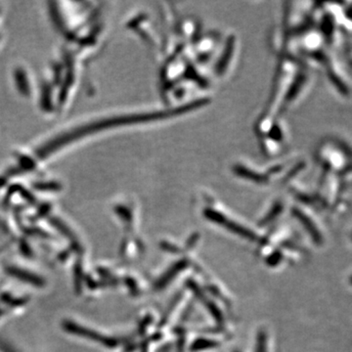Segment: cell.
<instances>
[{
  "label": "cell",
  "mask_w": 352,
  "mask_h": 352,
  "mask_svg": "<svg viewBox=\"0 0 352 352\" xmlns=\"http://www.w3.org/2000/svg\"><path fill=\"white\" fill-rule=\"evenodd\" d=\"M344 53V61H346V68L347 71H351L352 73V50L347 48Z\"/></svg>",
  "instance_id": "6da1fadb"
},
{
  "label": "cell",
  "mask_w": 352,
  "mask_h": 352,
  "mask_svg": "<svg viewBox=\"0 0 352 352\" xmlns=\"http://www.w3.org/2000/svg\"><path fill=\"white\" fill-rule=\"evenodd\" d=\"M346 10L349 17L352 20V2H346Z\"/></svg>",
  "instance_id": "7a4b0ae2"
}]
</instances>
